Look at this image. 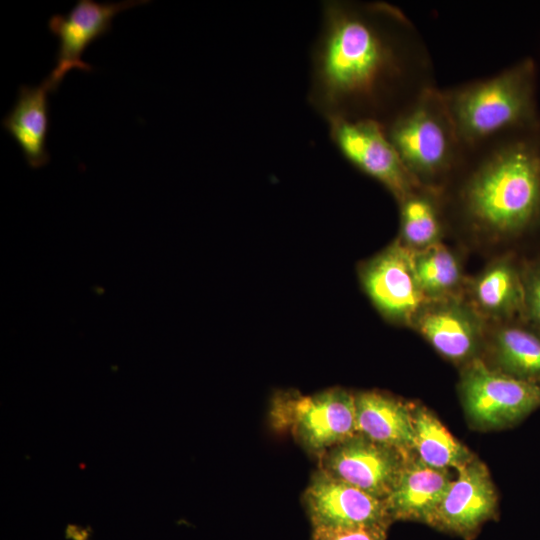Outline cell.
I'll use <instances>...</instances> for the list:
<instances>
[{"label": "cell", "instance_id": "obj_1", "mask_svg": "<svg viewBox=\"0 0 540 540\" xmlns=\"http://www.w3.org/2000/svg\"><path fill=\"white\" fill-rule=\"evenodd\" d=\"M434 86L431 54L399 7L384 1L324 2L311 50L308 102L327 123L385 125Z\"/></svg>", "mask_w": 540, "mask_h": 540}, {"label": "cell", "instance_id": "obj_2", "mask_svg": "<svg viewBox=\"0 0 540 540\" xmlns=\"http://www.w3.org/2000/svg\"><path fill=\"white\" fill-rule=\"evenodd\" d=\"M443 213L485 238L518 237L540 225V124L470 147L439 192Z\"/></svg>", "mask_w": 540, "mask_h": 540}, {"label": "cell", "instance_id": "obj_3", "mask_svg": "<svg viewBox=\"0 0 540 540\" xmlns=\"http://www.w3.org/2000/svg\"><path fill=\"white\" fill-rule=\"evenodd\" d=\"M537 79L535 60L525 57L490 77L441 89L463 145L539 125Z\"/></svg>", "mask_w": 540, "mask_h": 540}, {"label": "cell", "instance_id": "obj_4", "mask_svg": "<svg viewBox=\"0 0 540 540\" xmlns=\"http://www.w3.org/2000/svg\"><path fill=\"white\" fill-rule=\"evenodd\" d=\"M383 126L414 180L440 192L465 152L441 89L429 88Z\"/></svg>", "mask_w": 540, "mask_h": 540}, {"label": "cell", "instance_id": "obj_5", "mask_svg": "<svg viewBox=\"0 0 540 540\" xmlns=\"http://www.w3.org/2000/svg\"><path fill=\"white\" fill-rule=\"evenodd\" d=\"M270 422L287 431L317 458L337 443L358 433L355 394L332 388L312 395L279 392L272 399Z\"/></svg>", "mask_w": 540, "mask_h": 540}, {"label": "cell", "instance_id": "obj_6", "mask_svg": "<svg viewBox=\"0 0 540 540\" xmlns=\"http://www.w3.org/2000/svg\"><path fill=\"white\" fill-rule=\"evenodd\" d=\"M460 390L467 414L483 427L511 426L540 407V385L504 374L480 358L467 363Z\"/></svg>", "mask_w": 540, "mask_h": 540}, {"label": "cell", "instance_id": "obj_7", "mask_svg": "<svg viewBox=\"0 0 540 540\" xmlns=\"http://www.w3.org/2000/svg\"><path fill=\"white\" fill-rule=\"evenodd\" d=\"M327 124L330 139L341 156L380 182L398 202L421 187L407 171L381 123L333 120Z\"/></svg>", "mask_w": 540, "mask_h": 540}, {"label": "cell", "instance_id": "obj_8", "mask_svg": "<svg viewBox=\"0 0 540 540\" xmlns=\"http://www.w3.org/2000/svg\"><path fill=\"white\" fill-rule=\"evenodd\" d=\"M414 252L398 238L361 271L362 284L376 308L407 326L429 302L417 279Z\"/></svg>", "mask_w": 540, "mask_h": 540}, {"label": "cell", "instance_id": "obj_9", "mask_svg": "<svg viewBox=\"0 0 540 540\" xmlns=\"http://www.w3.org/2000/svg\"><path fill=\"white\" fill-rule=\"evenodd\" d=\"M147 3V0L106 3L79 0L68 13L53 15L48 28L58 40V49L55 68L46 77L52 93L57 91L70 70L93 71L82 56L93 42L111 32L112 21L117 14Z\"/></svg>", "mask_w": 540, "mask_h": 540}, {"label": "cell", "instance_id": "obj_10", "mask_svg": "<svg viewBox=\"0 0 540 540\" xmlns=\"http://www.w3.org/2000/svg\"><path fill=\"white\" fill-rule=\"evenodd\" d=\"M302 502L312 529L389 527L392 522L385 500L315 470Z\"/></svg>", "mask_w": 540, "mask_h": 540}, {"label": "cell", "instance_id": "obj_11", "mask_svg": "<svg viewBox=\"0 0 540 540\" xmlns=\"http://www.w3.org/2000/svg\"><path fill=\"white\" fill-rule=\"evenodd\" d=\"M406 459L402 452L356 433L320 455L318 469L385 500Z\"/></svg>", "mask_w": 540, "mask_h": 540}, {"label": "cell", "instance_id": "obj_12", "mask_svg": "<svg viewBox=\"0 0 540 540\" xmlns=\"http://www.w3.org/2000/svg\"><path fill=\"white\" fill-rule=\"evenodd\" d=\"M412 327L449 360L471 361L486 339L488 323L463 296L429 301Z\"/></svg>", "mask_w": 540, "mask_h": 540}, {"label": "cell", "instance_id": "obj_13", "mask_svg": "<svg viewBox=\"0 0 540 540\" xmlns=\"http://www.w3.org/2000/svg\"><path fill=\"white\" fill-rule=\"evenodd\" d=\"M457 471L429 525L471 538L494 515L497 498L482 463L471 459Z\"/></svg>", "mask_w": 540, "mask_h": 540}, {"label": "cell", "instance_id": "obj_14", "mask_svg": "<svg viewBox=\"0 0 540 540\" xmlns=\"http://www.w3.org/2000/svg\"><path fill=\"white\" fill-rule=\"evenodd\" d=\"M451 482L446 469L429 466L419 458L407 457L385 499L391 520L430 524Z\"/></svg>", "mask_w": 540, "mask_h": 540}, {"label": "cell", "instance_id": "obj_15", "mask_svg": "<svg viewBox=\"0 0 540 540\" xmlns=\"http://www.w3.org/2000/svg\"><path fill=\"white\" fill-rule=\"evenodd\" d=\"M469 304L487 323L522 319L521 266L511 256L492 261L466 285Z\"/></svg>", "mask_w": 540, "mask_h": 540}, {"label": "cell", "instance_id": "obj_16", "mask_svg": "<svg viewBox=\"0 0 540 540\" xmlns=\"http://www.w3.org/2000/svg\"><path fill=\"white\" fill-rule=\"evenodd\" d=\"M48 93H52V90L46 78L38 86L21 85L13 108L2 120L3 128L18 144L33 169L43 167L50 161L46 147Z\"/></svg>", "mask_w": 540, "mask_h": 540}, {"label": "cell", "instance_id": "obj_17", "mask_svg": "<svg viewBox=\"0 0 540 540\" xmlns=\"http://www.w3.org/2000/svg\"><path fill=\"white\" fill-rule=\"evenodd\" d=\"M358 433L405 455L413 449L412 411L401 401L376 391L355 394Z\"/></svg>", "mask_w": 540, "mask_h": 540}, {"label": "cell", "instance_id": "obj_18", "mask_svg": "<svg viewBox=\"0 0 540 540\" xmlns=\"http://www.w3.org/2000/svg\"><path fill=\"white\" fill-rule=\"evenodd\" d=\"M486 337L496 367L516 379L540 385V332L522 319L488 323Z\"/></svg>", "mask_w": 540, "mask_h": 540}, {"label": "cell", "instance_id": "obj_19", "mask_svg": "<svg viewBox=\"0 0 540 540\" xmlns=\"http://www.w3.org/2000/svg\"><path fill=\"white\" fill-rule=\"evenodd\" d=\"M399 204L403 244L419 251L440 242L445 218L439 192L419 187Z\"/></svg>", "mask_w": 540, "mask_h": 540}, {"label": "cell", "instance_id": "obj_20", "mask_svg": "<svg viewBox=\"0 0 540 540\" xmlns=\"http://www.w3.org/2000/svg\"><path fill=\"white\" fill-rule=\"evenodd\" d=\"M414 266L420 287L435 301L463 296L465 279L456 255L440 242L414 252Z\"/></svg>", "mask_w": 540, "mask_h": 540}, {"label": "cell", "instance_id": "obj_21", "mask_svg": "<svg viewBox=\"0 0 540 540\" xmlns=\"http://www.w3.org/2000/svg\"><path fill=\"white\" fill-rule=\"evenodd\" d=\"M412 415L413 448L421 461L439 469H458L472 459L468 450L431 412L421 407Z\"/></svg>", "mask_w": 540, "mask_h": 540}, {"label": "cell", "instance_id": "obj_22", "mask_svg": "<svg viewBox=\"0 0 540 540\" xmlns=\"http://www.w3.org/2000/svg\"><path fill=\"white\" fill-rule=\"evenodd\" d=\"M522 320L540 332V258L521 265Z\"/></svg>", "mask_w": 540, "mask_h": 540}, {"label": "cell", "instance_id": "obj_23", "mask_svg": "<svg viewBox=\"0 0 540 540\" xmlns=\"http://www.w3.org/2000/svg\"><path fill=\"white\" fill-rule=\"evenodd\" d=\"M387 527L312 529L311 540H386Z\"/></svg>", "mask_w": 540, "mask_h": 540}, {"label": "cell", "instance_id": "obj_24", "mask_svg": "<svg viewBox=\"0 0 540 540\" xmlns=\"http://www.w3.org/2000/svg\"><path fill=\"white\" fill-rule=\"evenodd\" d=\"M67 536L74 540H86L88 538V533L85 529H82L78 526H68Z\"/></svg>", "mask_w": 540, "mask_h": 540}]
</instances>
